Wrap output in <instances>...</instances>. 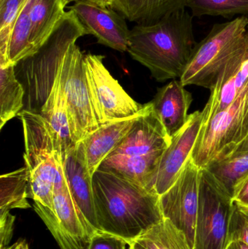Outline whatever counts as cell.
<instances>
[{"label":"cell","instance_id":"obj_1","mask_svg":"<svg viewBox=\"0 0 248 249\" xmlns=\"http://www.w3.org/2000/svg\"><path fill=\"white\" fill-rule=\"evenodd\" d=\"M93 190L99 231L128 244L164 219L158 195L113 173L97 170Z\"/></svg>","mask_w":248,"mask_h":249},{"label":"cell","instance_id":"obj_2","mask_svg":"<svg viewBox=\"0 0 248 249\" xmlns=\"http://www.w3.org/2000/svg\"><path fill=\"white\" fill-rule=\"evenodd\" d=\"M185 8L152 24H136L131 30L128 53L158 82L182 78L196 45L193 16Z\"/></svg>","mask_w":248,"mask_h":249},{"label":"cell","instance_id":"obj_3","mask_svg":"<svg viewBox=\"0 0 248 249\" xmlns=\"http://www.w3.org/2000/svg\"><path fill=\"white\" fill-rule=\"evenodd\" d=\"M17 116L23 124L25 165L29 171V198L54 212L55 182L64 175L62 159L55 150L49 128L40 114L23 109Z\"/></svg>","mask_w":248,"mask_h":249},{"label":"cell","instance_id":"obj_4","mask_svg":"<svg viewBox=\"0 0 248 249\" xmlns=\"http://www.w3.org/2000/svg\"><path fill=\"white\" fill-rule=\"evenodd\" d=\"M248 25L246 16L214 25L206 37L195 45L180 79L183 86L212 90L223 67L241 45L248 32Z\"/></svg>","mask_w":248,"mask_h":249},{"label":"cell","instance_id":"obj_5","mask_svg":"<svg viewBox=\"0 0 248 249\" xmlns=\"http://www.w3.org/2000/svg\"><path fill=\"white\" fill-rule=\"evenodd\" d=\"M248 137V81L225 110L202 124L192 153L193 162L205 168L228 158Z\"/></svg>","mask_w":248,"mask_h":249},{"label":"cell","instance_id":"obj_6","mask_svg":"<svg viewBox=\"0 0 248 249\" xmlns=\"http://www.w3.org/2000/svg\"><path fill=\"white\" fill-rule=\"evenodd\" d=\"M84 35H87L85 29L74 12L69 10L46 42L34 54L15 66L25 75H35L29 86V94L32 96L31 102L33 99L36 107H39V110L47 99L45 77L51 90L68 48Z\"/></svg>","mask_w":248,"mask_h":249},{"label":"cell","instance_id":"obj_7","mask_svg":"<svg viewBox=\"0 0 248 249\" xmlns=\"http://www.w3.org/2000/svg\"><path fill=\"white\" fill-rule=\"evenodd\" d=\"M232 204L231 196L214 176L201 168L193 249H225Z\"/></svg>","mask_w":248,"mask_h":249},{"label":"cell","instance_id":"obj_8","mask_svg":"<svg viewBox=\"0 0 248 249\" xmlns=\"http://www.w3.org/2000/svg\"><path fill=\"white\" fill-rule=\"evenodd\" d=\"M62 80L71 138L75 144L100 127L84 70V55L76 43L66 53Z\"/></svg>","mask_w":248,"mask_h":249},{"label":"cell","instance_id":"obj_9","mask_svg":"<svg viewBox=\"0 0 248 249\" xmlns=\"http://www.w3.org/2000/svg\"><path fill=\"white\" fill-rule=\"evenodd\" d=\"M105 57L84 55V70L92 103L100 125L136 115L144 105H140L125 92L103 64Z\"/></svg>","mask_w":248,"mask_h":249},{"label":"cell","instance_id":"obj_10","mask_svg":"<svg viewBox=\"0 0 248 249\" xmlns=\"http://www.w3.org/2000/svg\"><path fill=\"white\" fill-rule=\"evenodd\" d=\"M200 177L201 168L191 157L176 182L160 196L163 217L169 219L185 234L192 249L199 205Z\"/></svg>","mask_w":248,"mask_h":249},{"label":"cell","instance_id":"obj_11","mask_svg":"<svg viewBox=\"0 0 248 249\" xmlns=\"http://www.w3.org/2000/svg\"><path fill=\"white\" fill-rule=\"evenodd\" d=\"M69 10L74 12L86 34L93 35L99 44L128 52L131 30L120 13L89 0H77Z\"/></svg>","mask_w":248,"mask_h":249},{"label":"cell","instance_id":"obj_12","mask_svg":"<svg viewBox=\"0 0 248 249\" xmlns=\"http://www.w3.org/2000/svg\"><path fill=\"white\" fill-rule=\"evenodd\" d=\"M203 122V111H196L189 115L184 126L171 138L170 144L163 152L156 176L154 190L159 196L176 182L190 159Z\"/></svg>","mask_w":248,"mask_h":249},{"label":"cell","instance_id":"obj_13","mask_svg":"<svg viewBox=\"0 0 248 249\" xmlns=\"http://www.w3.org/2000/svg\"><path fill=\"white\" fill-rule=\"evenodd\" d=\"M53 207L58 226L57 243L61 249H86L96 232L77 207L70 193L65 174L55 182Z\"/></svg>","mask_w":248,"mask_h":249},{"label":"cell","instance_id":"obj_14","mask_svg":"<svg viewBox=\"0 0 248 249\" xmlns=\"http://www.w3.org/2000/svg\"><path fill=\"white\" fill-rule=\"evenodd\" d=\"M170 141L163 123L149 102L144 113L110 155L144 156L164 152Z\"/></svg>","mask_w":248,"mask_h":249},{"label":"cell","instance_id":"obj_15","mask_svg":"<svg viewBox=\"0 0 248 249\" xmlns=\"http://www.w3.org/2000/svg\"><path fill=\"white\" fill-rule=\"evenodd\" d=\"M66 179L71 196L89 225L96 232L99 231L95 212L93 177L90 174L84 150L77 143L62 162Z\"/></svg>","mask_w":248,"mask_h":249},{"label":"cell","instance_id":"obj_16","mask_svg":"<svg viewBox=\"0 0 248 249\" xmlns=\"http://www.w3.org/2000/svg\"><path fill=\"white\" fill-rule=\"evenodd\" d=\"M147 104L133 116L102 124L79 142L83 146L90 174L93 177L100 164L114 152L131 130L138 118L144 113Z\"/></svg>","mask_w":248,"mask_h":249},{"label":"cell","instance_id":"obj_17","mask_svg":"<svg viewBox=\"0 0 248 249\" xmlns=\"http://www.w3.org/2000/svg\"><path fill=\"white\" fill-rule=\"evenodd\" d=\"M62 63L58 69L50 93L39 113L49 128L55 150L61 157L63 162L67 153L76 144L71 138L67 115L62 80Z\"/></svg>","mask_w":248,"mask_h":249},{"label":"cell","instance_id":"obj_18","mask_svg":"<svg viewBox=\"0 0 248 249\" xmlns=\"http://www.w3.org/2000/svg\"><path fill=\"white\" fill-rule=\"evenodd\" d=\"M192 96L179 80H173L159 89L151 103L170 139L187 122Z\"/></svg>","mask_w":248,"mask_h":249},{"label":"cell","instance_id":"obj_19","mask_svg":"<svg viewBox=\"0 0 248 249\" xmlns=\"http://www.w3.org/2000/svg\"><path fill=\"white\" fill-rule=\"evenodd\" d=\"M164 152L144 156L109 155L98 170L113 173L156 193L154 190V182Z\"/></svg>","mask_w":248,"mask_h":249},{"label":"cell","instance_id":"obj_20","mask_svg":"<svg viewBox=\"0 0 248 249\" xmlns=\"http://www.w3.org/2000/svg\"><path fill=\"white\" fill-rule=\"evenodd\" d=\"M66 0H33L30 10L32 55L50 37L64 18Z\"/></svg>","mask_w":248,"mask_h":249},{"label":"cell","instance_id":"obj_21","mask_svg":"<svg viewBox=\"0 0 248 249\" xmlns=\"http://www.w3.org/2000/svg\"><path fill=\"white\" fill-rule=\"evenodd\" d=\"M182 7L184 0H115L111 8L130 21L149 25Z\"/></svg>","mask_w":248,"mask_h":249},{"label":"cell","instance_id":"obj_22","mask_svg":"<svg viewBox=\"0 0 248 249\" xmlns=\"http://www.w3.org/2000/svg\"><path fill=\"white\" fill-rule=\"evenodd\" d=\"M29 171L26 166L0 177V216L12 209L31 207L29 198Z\"/></svg>","mask_w":248,"mask_h":249},{"label":"cell","instance_id":"obj_23","mask_svg":"<svg viewBox=\"0 0 248 249\" xmlns=\"http://www.w3.org/2000/svg\"><path fill=\"white\" fill-rule=\"evenodd\" d=\"M25 89L16 77L15 65L0 67V129L24 107Z\"/></svg>","mask_w":248,"mask_h":249},{"label":"cell","instance_id":"obj_24","mask_svg":"<svg viewBox=\"0 0 248 249\" xmlns=\"http://www.w3.org/2000/svg\"><path fill=\"white\" fill-rule=\"evenodd\" d=\"M207 170L232 198L234 188L248 176V152L232 155L208 164Z\"/></svg>","mask_w":248,"mask_h":249},{"label":"cell","instance_id":"obj_25","mask_svg":"<svg viewBox=\"0 0 248 249\" xmlns=\"http://www.w3.org/2000/svg\"><path fill=\"white\" fill-rule=\"evenodd\" d=\"M135 241L147 249H192L185 234L165 218Z\"/></svg>","mask_w":248,"mask_h":249},{"label":"cell","instance_id":"obj_26","mask_svg":"<svg viewBox=\"0 0 248 249\" xmlns=\"http://www.w3.org/2000/svg\"><path fill=\"white\" fill-rule=\"evenodd\" d=\"M32 2L33 0H27L12 30L8 50L10 64L16 66L19 61L32 55L30 20Z\"/></svg>","mask_w":248,"mask_h":249},{"label":"cell","instance_id":"obj_27","mask_svg":"<svg viewBox=\"0 0 248 249\" xmlns=\"http://www.w3.org/2000/svg\"><path fill=\"white\" fill-rule=\"evenodd\" d=\"M184 5L192 10L195 17L248 15V0H184Z\"/></svg>","mask_w":248,"mask_h":249},{"label":"cell","instance_id":"obj_28","mask_svg":"<svg viewBox=\"0 0 248 249\" xmlns=\"http://www.w3.org/2000/svg\"><path fill=\"white\" fill-rule=\"evenodd\" d=\"M27 0H0V67L10 65V35L15 23Z\"/></svg>","mask_w":248,"mask_h":249},{"label":"cell","instance_id":"obj_29","mask_svg":"<svg viewBox=\"0 0 248 249\" xmlns=\"http://www.w3.org/2000/svg\"><path fill=\"white\" fill-rule=\"evenodd\" d=\"M234 240L248 245V209L233 203L227 243Z\"/></svg>","mask_w":248,"mask_h":249},{"label":"cell","instance_id":"obj_30","mask_svg":"<svg viewBox=\"0 0 248 249\" xmlns=\"http://www.w3.org/2000/svg\"><path fill=\"white\" fill-rule=\"evenodd\" d=\"M128 245L122 238L99 231L92 235L86 249H127Z\"/></svg>","mask_w":248,"mask_h":249},{"label":"cell","instance_id":"obj_31","mask_svg":"<svg viewBox=\"0 0 248 249\" xmlns=\"http://www.w3.org/2000/svg\"><path fill=\"white\" fill-rule=\"evenodd\" d=\"M15 219L16 216L10 213L0 216V249H6L8 247L13 235Z\"/></svg>","mask_w":248,"mask_h":249},{"label":"cell","instance_id":"obj_32","mask_svg":"<svg viewBox=\"0 0 248 249\" xmlns=\"http://www.w3.org/2000/svg\"><path fill=\"white\" fill-rule=\"evenodd\" d=\"M232 202L248 209V176L240 181L234 188Z\"/></svg>","mask_w":248,"mask_h":249},{"label":"cell","instance_id":"obj_33","mask_svg":"<svg viewBox=\"0 0 248 249\" xmlns=\"http://www.w3.org/2000/svg\"><path fill=\"white\" fill-rule=\"evenodd\" d=\"M225 249H248V245L243 241L234 240L229 241L226 246Z\"/></svg>","mask_w":248,"mask_h":249},{"label":"cell","instance_id":"obj_34","mask_svg":"<svg viewBox=\"0 0 248 249\" xmlns=\"http://www.w3.org/2000/svg\"><path fill=\"white\" fill-rule=\"evenodd\" d=\"M243 152H248V137L233 151L231 155H236V154L243 153ZM231 155H230V156H231Z\"/></svg>","mask_w":248,"mask_h":249},{"label":"cell","instance_id":"obj_35","mask_svg":"<svg viewBox=\"0 0 248 249\" xmlns=\"http://www.w3.org/2000/svg\"><path fill=\"white\" fill-rule=\"evenodd\" d=\"M6 249H29V245H28L27 242L25 240H22V241H17V242L15 243L13 245L10 247H7Z\"/></svg>","mask_w":248,"mask_h":249},{"label":"cell","instance_id":"obj_36","mask_svg":"<svg viewBox=\"0 0 248 249\" xmlns=\"http://www.w3.org/2000/svg\"><path fill=\"white\" fill-rule=\"evenodd\" d=\"M89 1L96 3V4H99V5L111 7L112 4H114V2H115V0H89Z\"/></svg>","mask_w":248,"mask_h":249},{"label":"cell","instance_id":"obj_37","mask_svg":"<svg viewBox=\"0 0 248 249\" xmlns=\"http://www.w3.org/2000/svg\"><path fill=\"white\" fill-rule=\"evenodd\" d=\"M128 249H147L144 246L141 245L138 241H133L128 244Z\"/></svg>","mask_w":248,"mask_h":249},{"label":"cell","instance_id":"obj_38","mask_svg":"<svg viewBox=\"0 0 248 249\" xmlns=\"http://www.w3.org/2000/svg\"><path fill=\"white\" fill-rule=\"evenodd\" d=\"M77 1V0H66V1H67V2H68V3L71 2V1Z\"/></svg>","mask_w":248,"mask_h":249},{"label":"cell","instance_id":"obj_39","mask_svg":"<svg viewBox=\"0 0 248 249\" xmlns=\"http://www.w3.org/2000/svg\"></svg>","mask_w":248,"mask_h":249}]
</instances>
